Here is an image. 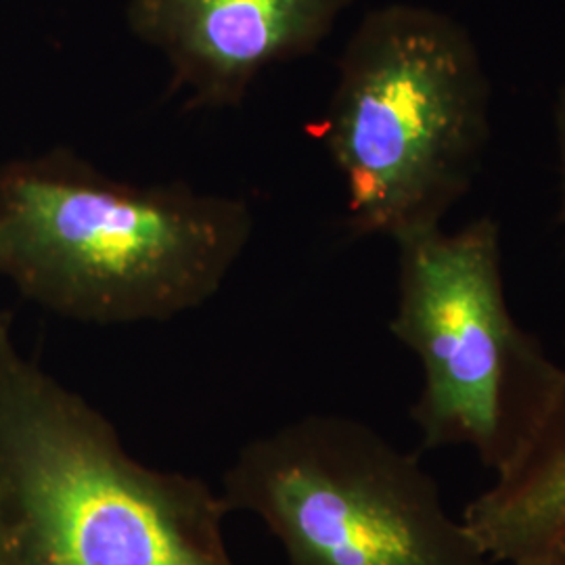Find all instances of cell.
<instances>
[{
    "instance_id": "1",
    "label": "cell",
    "mask_w": 565,
    "mask_h": 565,
    "mask_svg": "<svg viewBox=\"0 0 565 565\" xmlns=\"http://www.w3.org/2000/svg\"><path fill=\"white\" fill-rule=\"evenodd\" d=\"M252 228L243 200L118 181L65 147L0 166V275L81 323L166 321L202 306Z\"/></svg>"
},
{
    "instance_id": "2",
    "label": "cell",
    "mask_w": 565,
    "mask_h": 565,
    "mask_svg": "<svg viewBox=\"0 0 565 565\" xmlns=\"http://www.w3.org/2000/svg\"><path fill=\"white\" fill-rule=\"evenodd\" d=\"M223 494L137 461L0 312V565H235Z\"/></svg>"
},
{
    "instance_id": "3",
    "label": "cell",
    "mask_w": 565,
    "mask_h": 565,
    "mask_svg": "<svg viewBox=\"0 0 565 565\" xmlns=\"http://www.w3.org/2000/svg\"><path fill=\"white\" fill-rule=\"evenodd\" d=\"M356 235L443 226L490 139V81L476 42L440 11H371L343 49L321 121Z\"/></svg>"
},
{
    "instance_id": "4",
    "label": "cell",
    "mask_w": 565,
    "mask_h": 565,
    "mask_svg": "<svg viewBox=\"0 0 565 565\" xmlns=\"http://www.w3.org/2000/svg\"><path fill=\"white\" fill-rule=\"evenodd\" d=\"M396 245L390 331L424 369L411 419L424 448L463 446L499 473L541 424L564 375L509 310L501 226L492 218L455 233L429 226Z\"/></svg>"
},
{
    "instance_id": "5",
    "label": "cell",
    "mask_w": 565,
    "mask_h": 565,
    "mask_svg": "<svg viewBox=\"0 0 565 565\" xmlns=\"http://www.w3.org/2000/svg\"><path fill=\"white\" fill-rule=\"evenodd\" d=\"M224 503L263 520L287 565H490L417 455L342 415H306L243 446Z\"/></svg>"
},
{
    "instance_id": "6",
    "label": "cell",
    "mask_w": 565,
    "mask_h": 565,
    "mask_svg": "<svg viewBox=\"0 0 565 565\" xmlns=\"http://www.w3.org/2000/svg\"><path fill=\"white\" fill-rule=\"evenodd\" d=\"M352 2L128 0L126 21L166 57L186 109H226L264 70L310 55Z\"/></svg>"
},
{
    "instance_id": "7",
    "label": "cell",
    "mask_w": 565,
    "mask_h": 565,
    "mask_svg": "<svg viewBox=\"0 0 565 565\" xmlns=\"http://www.w3.org/2000/svg\"><path fill=\"white\" fill-rule=\"evenodd\" d=\"M461 520L490 562L518 564L565 546V366L541 424Z\"/></svg>"
},
{
    "instance_id": "8",
    "label": "cell",
    "mask_w": 565,
    "mask_h": 565,
    "mask_svg": "<svg viewBox=\"0 0 565 565\" xmlns=\"http://www.w3.org/2000/svg\"><path fill=\"white\" fill-rule=\"evenodd\" d=\"M555 128H557V149H559V177H562V189H559V223L565 228V82L557 99V111H555Z\"/></svg>"
},
{
    "instance_id": "9",
    "label": "cell",
    "mask_w": 565,
    "mask_h": 565,
    "mask_svg": "<svg viewBox=\"0 0 565 565\" xmlns=\"http://www.w3.org/2000/svg\"><path fill=\"white\" fill-rule=\"evenodd\" d=\"M509 565H565V546H562V548H555V551L545 553V555L530 557V559H524V562H518V564Z\"/></svg>"
}]
</instances>
